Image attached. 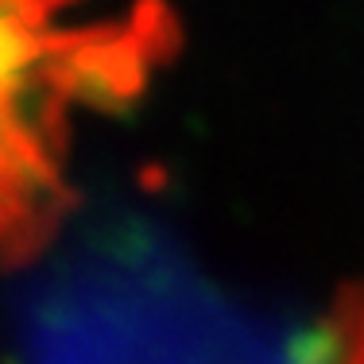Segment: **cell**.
Returning <instances> with one entry per match:
<instances>
[{"mask_svg": "<svg viewBox=\"0 0 364 364\" xmlns=\"http://www.w3.org/2000/svg\"><path fill=\"white\" fill-rule=\"evenodd\" d=\"M58 0H0V248H16L47 218L50 120L66 85L63 63L77 66L70 36H58Z\"/></svg>", "mask_w": 364, "mask_h": 364, "instance_id": "6da1fadb", "label": "cell"}]
</instances>
